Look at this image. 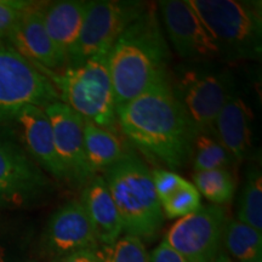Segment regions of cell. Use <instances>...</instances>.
<instances>
[{
  "mask_svg": "<svg viewBox=\"0 0 262 262\" xmlns=\"http://www.w3.org/2000/svg\"><path fill=\"white\" fill-rule=\"evenodd\" d=\"M116 117L124 135L149 158L170 169L191 160L198 133L173 95L170 79L117 107Z\"/></svg>",
  "mask_w": 262,
  "mask_h": 262,
  "instance_id": "1",
  "label": "cell"
},
{
  "mask_svg": "<svg viewBox=\"0 0 262 262\" xmlns=\"http://www.w3.org/2000/svg\"><path fill=\"white\" fill-rule=\"evenodd\" d=\"M171 54L155 6L147 5L122 33L108 56L116 108L170 79Z\"/></svg>",
  "mask_w": 262,
  "mask_h": 262,
  "instance_id": "2",
  "label": "cell"
},
{
  "mask_svg": "<svg viewBox=\"0 0 262 262\" xmlns=\"http://www.w3.org/2000/svg\"><path fill=\"white\" fill-rule=\"evenodd\" d=\"M102 176L119 212L123 232L141 241L156 238L164 214L148 165L136 153L126 150Z\"/></svg>",
  "mask_w": 262,
  "mask_h": 262,
  "instance_id": "3",
  "label": "cell"
},
{
  "mask_svg": "<svg viewBox=\"0 0 262 262\" xmlns=\"http://www.w3.org/2000/svg\"><path fill=\"white\" fill-rule=\"evenodd\" d=\"M211 34L221 61H257L262 55V5L247 0H188Z\"/></svg>",
  "mask_w": 262,
  "mask_h": 262,
  "instance_id": "4",
  "label": "cell"
},
{
  "mask_svg": "<svg viewBox=\"0 0 262 262\" xmlns=\"http://www.w3.org/2000/svg\"><path fill=\"white\" fill-rule=\"evenodd\" d=\"M111 50L98 52L79 67H67L63 73L47 72L63 103L85 122L110 129L117 122L116 100L111 80L108 56Z\"/></svg>",
  "mask_w": 262,
  "mask_h": 262,
  "instance_id": "5",
  "label": "cell"
},
{
  "mask_svg": "<svg viewBox=\"0 0 262 262\" xmlns=\"http://www.w3.org/2000/svg\"><path fill=\"white\" fill-rule=\"evenodd\" d=\"M170 85L196 133H212L216 117L237 89L229 71L212 62H186L170 75Z\"/></svg>",
  "mask_w": 262,
  "mask_h": 262,
  "instance_id": "6",
  "label": "cell"
},
{
  "mask_svg": "<svg viewBox=\"0 0 262 262\" xmlns=\"http://www.w3.org/2000/svg\"><path fill=\"white\" fill-rule=\"evenodd\" d=\"M61 101L50 78L10 45L0 42V123L15 120L27 106Z\"/></svg>",
  "mask_w": 262,
  "mask_h": 262,
  "instance_id": "7",
  "label": "cell"
},
{
  "mask_svg": "<svg viewBox=\"0 0 262 262\" xmlns=\"http://www.w3.org/2000/svg\"><path fill=\"white\" fill-rule=\"evenodd\" d=\"M143 2H90L77 42L67 55V67H79L98 52L111 50L129 26L145 11Z\"/></svg>",
  "mask_w": 262,
  "mask_h": 262,
  "instance_id": "8",
  "label": "cell"
},
{
  "mask_svg": "<svg viewBox=\"0 0 262 262\" xmlns=\"http://www.w3.org/2000/svg\"><path fill=\"white\" fill-rule=\"evenodd\" d=\"M226 221L222 206L202 205L196 211L179 219L164 242L187 262H211L220 253Z\"/></svg>",
  "mask_w": 262,
  "mask_h": 262,
  "instance_id": "9",
  "label": "cell"
},
{
  "mask_svg": "<svg viewBox=\"0 0 262 262\" xmlns=\"http://www.w3.org/2000/svg\"><path fill=\"white\" fill-rule=\"evenodd\" d=\"M158 9L173 50L183 61H221L217 45L188 0H162Z\"/></svg>",
  "mask_w": 262,
  "mask_h": 262,
  "instance_id": "10",
  "label": "cell"
},
{
  "mask_svg": "<svg viewBox=\"0 0 262 262\" xmlns=\"http://www.w3.org/2000/svg\"><path fill=\"white\" fill-rule=\"evenodd\" d=\"M44 111L51 124L57 155L70 180L84 186L96 175L90 169L85 153V120L62 101L48 104Z\"/></svg>",
  "mask_w": 262,
  "mask_h": 262,
  "instance_id": "11",
  "label": "cell"
},
{
  "mask_svg": "<svg viewBox=\"0 0 262 262\" xmlns=\"http://www.w3.org/2000/svg\"><path fill=\"white\" fill-rule=\"evenodd\" d=\"M8 41L40 70L55 73L67 68V57L52 41L45 27L41 4L29 3Z\"/></svg>",
  "mask_w": 262,
  "mask_h": 262,
  "instance_id": "12",
  "label": "cell"
},
{
  "mask_svg": "<svg viewBox=\"0 0 262 262\" xmlns=\"http://www.w3.org/2000/svg\"><path fill=\"white\" fill-rule=\"evenodd\" d=\"M44 245L54 256L96 250L97 239L80 201L66 203L51 215L45 228Z\"/></svg>",
  "mask_w": 262,
  "mask_h": 262,
  "instance_id": "13",
  "label": "cell"
},
{
  "mask_svg": "<svg viewBox=\"0 0 262 262\" xmlns=\"http://www.w3.org/2000/svg\"><path fill=\"white\" fill-rule=\"evenodd\" d=\"M49 187L44 172L17 146L0 139V201L24 203Z\"/></svg>",
  "mask_w": 262,
  "mask_h": 262,
  "instance_id": "14",
  "label": "cell"
},
{
  "mask_svg": "<svg viewBox=\"0 0 262 262\" xmlns=\"http://www.w3.org/2000/svg\"><path fill=\"white\" fill-rule=\"evenodd\" d=\"M15 120L21 127L26 147L35 162L54 178L70 180V175L57 155L51 124L44 108L25 107Z\"/></svg>",
  "mask_w": 262,
  "mask_h": 262,
  "instance_id": "15",
  "label": "cell"
},
{
  "mask_svg": "<svg viewBox=\"0 0 262 262\" xmlns=\"http://www.w3.org/2000/svg\"><path fill=\"white\" fill-rule=\"evenodd\" d=\"M253 114L237 89L229 95L216 117L212 133L235 162L247 159L253 147Z\"/></svg>",
  "mask_w": 262,
  "mask_h": 262,
  "instance_id": "16",
  "label": "cell"
},
{
  "mask_svg": "<svg viewBox=\"0 0 262 262\" xmlns=\"http://www.w3.org/2000/svg\"><path fill=\"white\" fill-rule=\"evenodd\" d=\"M81 204L93 225L95 237L102 245H111L120 238L123 225L116 203L102 175H95L84 185Z\"/></svg>",
  "mask_w": 262,
  "mask_h": 262,
  "instance_id": "17",
  "label": "cell"
},
{
  "mask_svg": "<svg viewBox=\"0 0 262 262\" xmlns=\"http://www.w3.org/2000/svg\"><path fill=\"white\" fill-rule=\"evenodd\" d=\"M89 3L85 0H63L42 5L47 31L66 57L79 38Z\"/></svg>",
  "mask_w": 262,
  "mask_h": 262,
  "instance_id": "18",
  "label": "cell"
},
{
  "mask_svg": "<svg viewBox=\"0 0 262 262\" xmlns=\"http://www.w3.org/2000/svg\"><path fill=\"white\" fill-rule=\"evenodd\" d=\"M84 143L88 163L94 173L111 168L126 153L116 134L89 122L84 124Z\"/></svg>",
  "mask_w": 262,
  "mask_h": 262,
  "instance_id": "19",
  "label": "cell"
},
{
  "mask_svg": "<svg viewBox=\"0 0 262 262\" xmlns=\"http://www.w3.org/2000/svg\"><path fill=\"white\" fill-rule=\"evenodd\" d=\"M222 243L227 253L238 262H255L261 260V232L238 220L226 221Z\"/></svg>",
  "mask_w": 262,
  "mask_h": 262,
  "instance_id": "20",
  "label": "cell"
},
{
  "mask_svg": "<svg viewBox=\"0 0 262 262\" xmlns=\"http://www.w3.org/2000/svg\"><path fill=\"white\" fill-rule=\"evenodd\" d=\"M237 219L258 232L262 231V173L256 165H251L245 173Z\"/></svg>",
  "mask_w": 262,
  "mask_h": 262,
  "instance_id": "21",
  "label": "cell"
},
{
  "mask_svg": "<svg viewBox=\"0 0 262 262\" xmlns=\"http://www.w3.org/2000/svg\"><path fill=\"white\" fill-rule=\"evenodd\" d=\"M191 160L194 172L228 169L235 164L233 157L212 133H198L193 141Z\"/></svg>",
  "mask_w": 262,
  "mask_h": 262,
  "instance_id": "22",
  "label": "cell"
},
{
  "mask_svg": "<svg viewBox=\"0 0 262 262\" xmlns=\"http://www.w3.org/2000/svg\"><path fill=\"white\" fill-rule=\"evenodd\" d=\"M193 181L199 194L204 195L215 205L227 204L233 199L237 191V181L233 172L228 169L194 172Z\"/></svg>",
  "mask_w": 262,
  "mask_h": 262,
  "instance_id": "23",
  "label": "cell"
},
{
  "mask_svg": "<svg viewBox=\"0 0 262 262\" xmlns=\"http://www.w3.org/2000/svg\"><path fill=\"white\" fill-rule=\"evenodd\" d=\"M101 262H149L146 247L141 239L124 235L111 245L95 250Z\"/></svg>",
  "mask_w": 262,
  "mask_h": 262,
  "instance_id": "24",
  "label": "cell"
},
{
  "mask_svg": "<svg viewBox=\"0 0 262 262\" xmlns=\"http://www.w3.org/2000/svg\"><path fill=\"white\" fill-rule=\"evenodd\" d=\"M160 205L165 217L182 219L201 208L202 195L193 183L187 182Z\"/></svg>",
  "mask_w": 262,
  "mask_h": 262,
  "instance_id": "25",
  "label": "cell"
},
{
  "mask_svg": "<svg viewBox=\"0 0 262 262\" xmlns=\"http://www.w3.org/2000/svg\"><path fill=\"white\" fill-rule=\"evenodd\" d=\"M150 175H152L153 186H155L160 204L188 182L187 180L171 170L155 169L150 171Z\"/></svg>",
  "mask_w": 262,
  "mask_h": 262,
  "instance_id": "26",
  "label": "cell"
},
{
  "mask_svg": "<svg viewBox=\"0 0 262 262\" xmlns=\"http://www.w3.org/2000/svg\"><path fill=\"white\" fill-rule=\"evenodd\" d=\"M29 3L31 2L0 0V42L8 40Z\"/></svg>",
  "mask_w": 262,
  "mask_h": 262,
  "instance_id": "27",
  "label": "cell"
},
{
  "mask_svg": "<svg viewBox=\"0 0 262 262\" xmlns=\"http://www.w3.org/2000/svg\"><path fill=\"white\" fill-rule=\"evenodd\" d=\"M149 262H187L182 255L172 249L165 242L160 243L150 254Z\"/></svg>",
  "mask_w": 262,
  "mask_h": 262,
  "instance_id": "28",
  "label": "cell"
},
{
  "mask_svg": "<svg viewBox=\"0 0 262 262\" xmlns=\"http://www.w3.org/2000/svg\"><path fill=\"white\" fill-rule=\"evenodd\" d=\"M58 262H101V261L100 258L97 257L95 250H85V251H79V253L68 255V256H66L63 260Z\"/></svg>",
  "mask_w": 262,
  "mask_h": 262,
  "instance_id": "29",
  "label": "cell"
},
{
  "mask_svg": "<svg viewBox=\"0 0 262 262\" xmlns=\"http://www.w3.org/2000/svg\"><path fill=\"white\" fill-rule=\"evenodd\" d=\"M211 262H234V261L225 253H219Z\"/></svg>",
  "mask_w": 262,
  "mask_h": 262,
  "instance_id": "30",
  "label": "cell"
},
{
  "mask_svg": "<svg viewBox=\"0 0 262 262\" xmlns=\"http://www.w3.org/2000/svg\"><path fill=\"white\" fill-rule=\"evenodd\" d=\"M255 262H262V261H261V260H258V261H255Z\"/></svg>",
  "mask_w": 262,
  "mask_h": 262,
  "instance_id": "31",
  "label": "cell"
}]
</instances>
